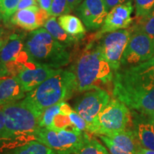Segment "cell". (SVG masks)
I'll use <instances>...</instances> for the list:
<instances>
[{
	"label": "cell",
	"mask_w": 154,
	"mask_h": 154,
	"mask_svg": "<svg viewBox=\"0 0 154 154\" xmlns=\"http://www.w3.org/2000/svg\"><path fill=\"white\" fill-rule=\"evenodd\" d=\"M113 96L130 110L154 118V61L121 67L113 72Z\"/></svg>",
	"instance_id": "1"
},
{
	"label": "cell",
	"mask_w": 154,
	"mask_h": 154,
	"mask_svg": "<svg viewBox=\"0 0 154 154\" xmlns=\"http://www.w3.org/2000/svg\"><path fill=\"white\" fill-rule=\"evenodd\" d=\"M72 69L76 77L79 92L101 88L113 81V71L103 57L98 42H92L86 46Z\"/></svg>",
	"instance_id": "2"
},
{
	"label": "cell",
	"mask_w": 154,
	"mask_h": 154,
	"mask_svg": "<svg viewBox=\"0 0 154 154\" xmlns=\"http://www.w3.org/2000/svg\"><path fill=\"white\" fill-rule=\"evenodd\" d=\"M76 92H78L76 75L72 71L62 70L26 93L23 99L42 115L48 107L70 99Z\"/></svg>",
	"instance_id": "3"
},
{
	"label": "cell",
	"mask_w": 154,
	"mask_h": 154,
	"mask_svg": "<svg viewBox=\"0 0 154 154\" xmlns=\"http://www.w3.org/2000/svg\"><path fill=\"white\" fill-rule=\"evenodd\" d=\"M66 47L44 28L32 31L24 41V51L30 59L40 66L61 69L70 62Z\"/></svg>",
	"instance_id": "4"
},
{
	"label": "cell",
	"mask_w": 154,
	"mask_h": 154,
	"mask_svg": "<svg viewBox=\"0 0 154 154\" xmlns=\"http://www.w3.org/2000/svg\"><path fill=\"white\" fill-rule=\"evenodd\" d=\"M2 110L9 140L34 138V132L39 128L42 115L30 107L24 99L3 106Z\"/></svg>",
	"instance_id": "5"
},
{
	"label": "cell",
	"mask_w": 154,
	"mask_h": 154,
	"mask_svg": "<svg viewBox=\"0 0 154 154\" xmlns=\"http://www.w3.org/2000/svg\"><path fill=\"white\" fill-rule=\"evenodd\" d=\"M89 138L85 131L74 127L70 130H55L39 127L34 134V139L49 147L57 154L76 153Z\"/></svg>",
	"instance_id": "6"
},
{
	"label": "cell",
	"mask_w": 154,
	"mask_h": 154,
	"mask_svg": "<svg viewBox=\"0 0 154 154\" xmlns=\"http://www.w3.org/2000/svg\"><path fill=\"white\" fill-rule=\"evenodd\" d=\"M131 121V113L124 103L114 99L105 106L88 131L98 136H109L126 129Z\"/></svg>",
	"instance_id": "7"
},
{
	"label": "cell",
	"mask_w": 154,
	"mask_h": 154,
	"mask_svg": "<svg viewBox=\"0 0 154 154\" xmlns=\"http://www.w3.org/2000/svg\"><path fill=\"white\" fill-rule=\"evenodd\" d=\"M130 31L131 36L121 58V67L139 64L154 56V38L140 31Z\"/></svg>",
	"instance_id": "8"
},
{
	"label": "cell",
	"mask_w": 154,
	"mask_h": 154,
	"mask_svg": "<svg viewBox=\"0 0 154 154\" xmlns=\"http://www.w3.org/2000/svg\"><path fill=\"white\" fill-rule=\"evenodd\" d=\"M131 36V31L124 29L103 34L98 42L103 57L113 72L121 67V61Z\"/></svg>",
	"instance_id": "9"
},
{
	"label": "cell",
	"mask_w": 154,
	"mask_h": 154,
	"mask_svg": "<svg viewBox=\"0 0 154 154\" xmlns=\"http://www.w3.org/2000/svg\"><path fill=\"white\" fill-rule=\"evenodd\" d=\"M110 100V96L104 89L94 88L76 98L74 109L90 124L94 122Z\"/></svg>",
	"instance_id": "10"
},
{
	"label": "cell",
	"mask_w": 154,
	"mask_h": 154,
	"mask_svg": "<svg viewBox=\"0 0 154 154\" xmlns=\"http://www.w3.org/2000/svg\"><path fill=\"white\" fill-rule=\"evenodd\" d=\"M133 10L134 7L130 0L111 9L106 17L101 29L96 34V39L109 32L129 27L133 22L131 17Z\"/></svg>",
	"instance_id": "11"
},
{
	"label": "cell",
	"mask_w": 154,
	"mask_h": 154,
	"mask_svg": "<svg viewBox=\"0 0 154 154\" xmlns=\"http://www.w3.org/2000/svg\"><path fill=\"white\" fill-rule=\"evenodd\" d=\"M76 11L88 30L101 27L109 13L103 0H84Z\"/></svg>",
	"instance_id": "12"
},
{
	"label": "cell",
	"mask_w": 154,
	"mask_h": 154,
	"mask_svg": "<svg viewBox=\"0 0 154 154\" xmlns=\"http://www.w3.org/2000/svg\"><path fill=\"white\" fill-rule=\"evenodd\" d=\"M62 69H53L46 66H40L34 63L30 66L24 67L17 74L26 93L38 87L40 84L61 72Z\"/></svg>",
	"instance_id": "13"
},
{
	"label": "cell",
	"mask_w": 154,
	"mask_h": 154,
	"mask_svg": "<svg viewBox=\"0 0 154 154\" xmlns=\"http://www.w3.org/2000/svg\"><path fill=\"white\" fill-rule=\"evenodd\" d=\"M49 17V13L37 6L15 11L9 21L23 29L32 32L44 26Z\"/></svg>",
	"instance_id": "14"
},
{
	"label": "cell",
	"mask_w": 154,
	"mask_h": 154,
	"mask_svg": "<svg viewBox=\"0 0 154 154\" xmlns=\"http://www.w3.org/2000/svg\"><path fill=\"white\" fill-rule=\"evenodd\" d=\"M133 131L142 147L154 151V118L131 111Z\"/></svg>",
	"instance_id": "15"
},
{
	"label": "cell",
	"mask_w": 154,
	"mask_h": 154,
	"mask_svg": "<svg viewBox=\"0 0 154 154\" xmlns=\"http://www.w3.org/2000/svg\"><path fill=\"white\" fill-rule=\"evenodd\" d=\"M25 38L24 34H11L0 52V61L5 64L9 74L24 51Z\"/></svg>",
	"instance_id": "16"
},
{
	"label": "cell",
	"mask_w": 154,
	"mask_h": 154,
	"mask_svg": "<svg viewBox=\"0 0 154 154\" xmlns=\"http://www.w3.org/2000/svg\"><path fill=\"white\" fill-rule=\"evenodd\" d=\"M24 88L17 76L0 81V106L14 103L26 96Z\"/></svg>",
	"instance_id": "17"
},
{
	"label": "cell",
	"mask_w": 154,
	"mask_h": 154,
	"mask_svg": "<svg viewBox=\"0 0 154 154\" xmlns=\"http://www.w3.org/2000/svg\"><path fill=\"white\" fill-rule=\"evenodd\" d=\"M106 136L116 146L124 151L138 153L141 148H143L136 134L132 129L129 128Z\"/></svg>",
	"instance_id": "18"
},
{
	"label": "cell",
	"mask_w": 154,
	"mask_h": 154,
	"mask_svg": "<svg viewBox=\"0 0 154 154\" xmlns=\"http://www.w3.org/2000/svg\"><path fill=\"white\" fill-rule=\"evenodd\" d=\"M44 28L46 29L56 39L60 42L66 47H72L74 44L78 43L82 38L69 35L61 28L57 20V17H50L44 24Z\"/></svg>",
	"instance_id": "19"
},
{
	"label": "cell",
	"mask_w": 154,
	"mask_h": 154,
	"mask_svg": "<svg viewBox=\"0 0 154 154\" xmlns=\"http://www.w3.org/2000/svg\"><path fill=\"white\" fill-rule=\"evenodd\" d=\"M57 21L61 28L69 35L81 38H84L86 34V28L79 17L69 14H63L59 17Z\"/></svg>",
	"instance_id": "20"
},
{
	"label": "cell",
	"mask_w": 154,
	"mask_h": 154,
	"mask_svg": "<svg viewBox=\"0 0 154 154\" xmlns=\"http://www.w3.org/2000/svg\"><path fill=\"white\" fill-rule=\"evenodd\" d=\"M10 154H57L38 140H29L22 146H19Z\"/></svg>",
	"instance_id": "21"
},
{
	"label": "cell",
	"mask_w": 154,
	"mask_h": 154,
	"mask_svg": "<svg viewBox=\"0 0 154 154\" xmlns=\"http://www.w3.org/2000/svg\"><path fill=\"white\" fill-rule=\"evenodd\" d=\"M131 30L140 31L154 38V9L145 16L136 17V22Z\"/></svg>",
	"instance_id": "22"
},
{
	"label": "cell",
	"mask_w": 154,
	"mask_h": 154,
	"mask_svg": "<svg viewBox=\"0 0 154 154\" xmlns=\"http://www.w3.org/2000/svg\"><path fill=\"white\" fill-rule=\"evenodd\" d=\"M74 154H111L99 140L90 138L79 151Z\"/></svg>",
	"instance_id": "23"
},
{
	"label": "cell",
	"mask_w": 154,
	"mask_h": 154,
	"mask_svg": "<svg viewBox=\"0 0 154 154\" xmlns=\"http://www.w3.org/2000/svg\"><path fill=\"white\" fill-rule=\"evenodd\" d=\"M60 103L48 107L43 111L40 117L39 127L49 128V129L51 128L55 116L60 113Z\"/></svg>",
	"instance_id": "24"
},
{
	"label": "cell",
	"mask_w": 154,
	"mask_h": 154,
	"mask_svg": "<svg viewBox=\"0 0 154 154\" xmlns=\"http://www.w3.org/2000/svg\"><path fill=\"white\" fill-rule=\"evenodd\" d=\"M72 11L68 0H52L49 11L50 17H60Z\"/></svg>",
	"instance_id": "25"
},
{
	"label": "cell",
	"mask_w": 154,
	"mask_h": 154,
	"mask_svg": "<svg viewBox=\"0 0 154 154\" xmlns=\"http://www.w3.org/2000/svg\"><path fill=\"white\" fill-rule=\"evenodd\" d=\"M20 0H0V11L5 22H8L17 11Z\"/></svg>",
	"instance_id": "26"
},
{
	"label": "cell",
	"mask_w": 154,
	"mask_h": 154,
	"mask_svg": "<svg viewBox=\"0 0 154 154\" xmlns=\"http://www.w3.org/2000/svg\"><path fill=\"white\" fill-rule=\"evenodd\" d=\"M136 17H143L154 9V0H135Z\"/></svg>",
	"instance_id": "27"
},
{
	"label": "cell",
	"mask_w": 154,
	"mask_h": 154,
	"mask_svg": "<svg viewBox=\"0 0 154 154\" xmlns=\"http://www.w3.org/2000/svg\"><path fill=\"white\" fill-rule=\"evenodd\" d=\"M70 126L73 127L69 116L63 114L60 111V113H59L58 114L55 116L53 121L52 126H51V128L50 129H66L67 128H69Z\"/></svg>",
	"instance_id": "28"
},
{
	"label": "cell",
	"mask_w": 154,
	"mask_h": 154,
	"mask_svg": "<svg viewBox=\"0 0 154 154\" xmlns=\"http://www.w3.org/2000/svg\"><path fill=\"white\" fill-rule=\"evenodd\" d=\"M69 117L74 128L82 131H88V124L74 109L69 113Z\"/></svg>",
	"instance_id": "29"
},
{
	"label": "cell",
	"mask_w": 154,
	"mask_h": 154,
	"mask_svg": "<svg viewBox=\"0 0 154 154\" xmlns=\"http://www.w3.org/2000/svg\"><path fill=\"white\" fill-rule=\"evenodd\" d=\"M99 138H101V140L103 142V143L105 144V146H106L109 149V152L111 154H138L132 153V152H128L124 150L120 149L117 146H116L114 143H113L111 140L107 137L106 136H99Z\"/></svg>",
	"instance_id": "30"
},
{
	"label": "cell",
	"mask_w": 154,
	"mask_h": 154,
	"mask_svg": "<svg viewBox=\"0 0 154 154\" xmlns=\"http://www.w3.org/2000/svg\"><path fill=\"white\" fill-rule=\"evenodd\" d=\"M0 140H11L9 139L5 128V121L3 111L0 109Z\"/></svg>",
	"instance_id": "31"
},
{
	"label": "cell",
	"mask_w": 154,
	"mask_h": 154,
	"mask_svg": "<svg viewBox=\"0 0 154 154\" xmlns=\"http://www.w3.org/2000/svg\"><path fill=\"white\" fill-rule=\"evenodd\" d=\"M37 6H38L37 0H20L18 6H17V11L31 8V7H37Z\"/></svg>",
	"instance_id": "32"
},
{
	"label": "cell",
	"mask_w": 154,
	"mask_h": 154,
	"mask_svg": "<svg viewBox=\"0 0 154 154\" xmlns=\"http://www.w3.org/2000/svg\"><path fill=\"white\" fill-rule=\"evenodd\" d=\"M128 1H129V0H103L108 11L112 9L113 7H116L118 5H123V4L127 2Z\"/></svg>",
	"instance_id": "33"
},
{
	"label": "cell",
	"mask_w": 154,
	"mask_h": 154,
	"mask_svg": "<svg viewBox=\"0 0 154 154\" xmlns=\"http://www.w3.org/2000/svg\"><path fill=\"white\" fill-rule=\"evenodd\" d=\"M37 2L38 4V7L49 14L52 0H37Z\"/></svg>",
	"instance_id": "34"
},
{
	"label": "cell",
	"mask_w": 154,
	"mask_h": 154,
	"mask_svg": "<svg viewBox=\"0 0 154 154\" xmlns=\"http://www.w3.org/2000/svg\"><path fill=\"white\" fill-rule=\"evenodd\" d=\"M74 109H72V107L69 106L66 101H63L60 103V111L63 114L69 116Z\"/></svg>",
	"instance_id": "35"
},
{
	"label": "cell",
	"mask_w": 154,
	"mask_h": 154,
	"mask_svg": "<svg viewBox=\"0 0 154 154\" xmlns=\"http://www.w3.org/2000/svg\"><path fill=\"white\" fill-rule=\"evenodd\" d=\"M9 73L8 72L7 66L2 62L0 61V79L5 78L6 76H9Z\"/></svg>",
	"instance_id": "36"
},
{
	"label": "cell",
	"mask_w": 154,
	"mask_h": 154,
	"mask_svg": "<svg viewBox=\"0 0 154 154\" xmlns=\"http://www.w3.org/2000/svg\"><path fill=\"white\" fill-rule=\"evenodd\" d=\"M83 1H84V0H68L69 7H70L72 11L75 10V9L77 8V7H78Z\"/></svg>",
	"instance_id": "37"
},
{
	"label": "cell",
	"mask_w": 154,
	"mask_h": 154,
	"mask_svg": "<svg viewBox=\"0 0 154 154\" xmlns=\"http://www.w3.org/2000/svg\"><path fill=\"white\" fill-rule=\"evenodd\" d=\"M138 154H154V151L153 150L145 149V148H141V149L138 151Z\"/></svg>",
	"instance_id": "38"
},
{
	"label": "cell",
	"mask_w": 154,
	"mask_h": 154,
	"mask_svg": "<svg viewBox=\"0 0 154 154\" xmlns=\"http://www.w3.org/2000/svg\"><path fill=\"white\" fill-rule=\"evenodd\" d=\"M7 38H2L0 39V52H1L2 49V48L4 46H5V44H6V42L7 41Z\"/></svg>",
	"instance_id": "39"
},
{
	"label": "cell",
	"mask_w": 154,
	"mask_h": 154,
	"mask_svg": "<svg viewBox=\"0 0 154 154\" xmlns=\"http://www.w3.org/2000/svg\"><path fill=\"white\" fill-rule=\"evenodd\" d=\"M3 35H4V32H3V30L1 28H0V39L3 38Z\"/></svg>",
	"instance_id": "40"
},
{
	"label": "cell",
	"mask_w": 154,
	"mask_h": 154,
	"mask_svg": "<svg viewBox=\"0 0 154 154\" xmlns=\"http://www.w3.org/2000/svg\"><path fill=\"white\" fill-rule=\"evenodd\" d=\"M2 19H3V16H2V12L0 11V20H2Z\"/></svg>",
	"instance_id": "41"
},
{
	"label": "cell",
	"mask_w": 154,
	"mask_h": 154,
	"mask_svg": "<svg viewBox=\"0 0 154 154\" xmlns=\"http://www.w3.org/2000/svg\"><path fill=\"white\" fill-rule=\"evenodd\" d=\"M151 59H152V60H153V61H154V56H153V57H152V58H151Z\"/></svg>",
	"instance_id": "42"
},
{
	"label": "cell",
	"mask_w": 154,
	"mask_h": 154,
	"mask_svg": "<svg viewBox=\"0 0 154 154\" xmlns=\"http://www.w3.org/2000/svg\"><path fill=\"white\" fill-rule=\"evenodd\" d=\"M1 80H2V79H0V81H1Z\"/></svg>",
	"instance_id": "43"
},
{
	"label": "cell",
	"mask_w": 154,
	"mask_h": 154,
	"mask_svg": "<svg viewBox=\"0 0 154 154\" xmlns=\"http://www.w3.org/2000/svg\"></svg>",
	"instance_id": "44"
}]
</instances>
